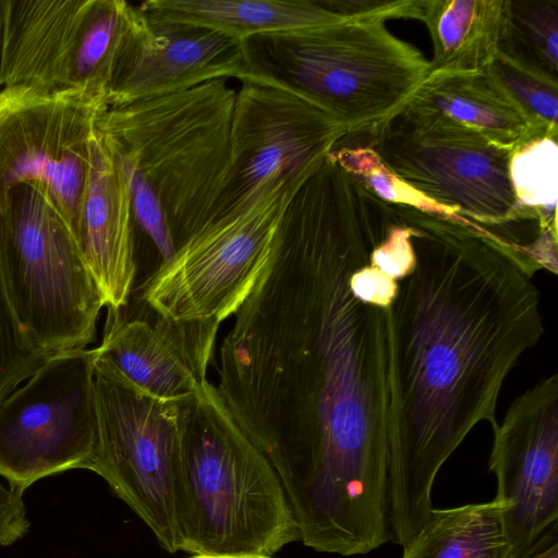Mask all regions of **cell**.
<instances>
[{
  "instance_id": "1",
  "label": "cell",
  "mask_w": 558,
  "mask_h": 558,
  "mask_svg": "<svg viewBox=\"0 0 558 558\" xmlns=\"http://www.w3.org/2000/svg\"><path fill=\"white\" fill-rule=\"evenodd\" d=\"M385 230L351 182L305 181L220 349L216 387L307 529L387 512L399 279L373 257Z\"/></svg>"
},
{
  "instance_id": "2",
  "label": "cell",
  "mask_w": 558,
  "mask_h": 558,
  "mask_svg": "<svg viewBox=\"0 0 558 558\" xmlns=\"http://www.w3.org/2000/svg\"><path fill=\"white\" fill-rule=\"evenodd\" d=\"M415 264L392 308L388 525L403 546L425 524L436 476L481 422L493 426L502 386L544 333L539 266L458 215L400 206Z\"/></svg>"
},
{
  "instance_id": "3",
  "label": "cell",
  "mask_w": 558,
  "mask_h": 558,
  "mask_svg": "<svg viewBox=\"0 0 558 558\" xmlns=\"http://www.w3.org/2000/svg\"><path fill=\"white\" fill-rule=\"evenodd\" d=\"M174 509L193 555L270 556L299 538L277 473L209 381L181 403Z\"/></svg>"
},
{
  "instance_id": "4",
  "label": "cell",
  "mask_w": 558,
  "mask_h": 558,
  "mask_svg": "<svg viewBox=\"0 0 558 558\" xmlns=\"http://www.w3.org/2000/svg\"><path fill=\"white\" fill-rule=\"evenodd\" d=\"M235 94L218 78L107 108L97 120L157 192L175 248L215 217L226 191Z\"/></svg>"
},
{
  "instance_id": "5",
  "label": "cell",
  "mask_w": 558,
  "mask_h": 558,
  "mask_svg": "<svg viewBox=\"0 0 558 558\" xmlns=\"http://www.w3.org/2000/svg\"><path fill=\"white\" fill-rule=\"evenodd\" d=\"M245 47L255 73L307 97L349 134L383 124L430 73L421 51L380 21L345 20L264 34Z\"/></svg>"
},
{
  "instance_id": "6",
  "label": "cell",
  "mask_w": 558,
  "mask_h": 558,
  "mask_svg": "<svg viewBox=\"0 0 558 558\" xmlns=\"http://www.w3.org/2000/svg\"><path fill=\"white\" fill-rule=\"evenodd\" d=\"M0 259L16 316L47 355L96 339L102 295L48 193L14 187L0 210Z\"/></svg>"
},
{
  "instance_id": "7",
  "label": "cell",
  "mask_w": 558,
  "mask_h": 558,
  "mask_svg": "<svg viewBox=\"0 0 558 558\" xmlns=\"http://www.w3.org/2000/svg\"><path fill=\"white\" fill-rule=\"evenodd\" d=\"M401 180L449 214L490 227L535 219L509 179L511 149L439 112L405 105L364 133Z\"/></svg>"
},
{
  "instance_id": "8",
  "label": "cell",
  "mask_w": 558,
  "mask_h": 558,
  "mask_svg": "<svg viewBox=\"0 0 558 558\" xmlns=\"http://www.w3.org/2000/svg\"><path fill=\"white\" fill-rule=\"evenodd\" d=\"M310 174L283 180L204 225L148 277L143 301L179 322L220 325L234 315L270 262L283 210Z\"/></svg>"
},
{
  "instance_id": "9",
  "label": "cell",
  "mask_w": 558,
  "mask_h": 558,
  "mask_svg": "<svg viewBox=\"0 0 558 558\" xmlns=\"http://www.w3.org/2000/svg\"><path fill=\"white\" fill-rule=\"evenodd\" d=\"M138 16L123 0H0V86L78 89L107 99Z\"/></svg>"
},
{
  "instance_id": "10",
  "label": "cell",
  "mask_w": 558,
  "mask_h": 558,
  "mask_svg": "<svg viewBox=\"0 0 558 558\" xmlns=\"http://www.w3.org/2000/svg\"><path fill=\"white\" fill-rule=\"evenodd\" d=\"M98 439L88 470L147 524L161 546L179 550L174 487L181 403L156 399L95 356Z\"/></svg>"
},
{
  "instance_id": "11",
  "label": "cell",
  "mask_w": 558,
  "mask_h": 558,
  "mask_svg": "<svg viewBox=\"0 0 558 558\" xmlns=\"http://www.w3.org/2000/svg\"><path fill=\"white\" fill-rule=\"evenodd\" d=\"M97 439L95 349L51 354L0 402V477L23 493L44 477L88 470Z\"/></svg>"
},
{
  "instance_id": "12",
  "label": "cell",
  "mask_w": 558,
  "mask_h": 558,
  "mask_svg": "<svg viewBox=\"0 0 558 558\" xmlns=\"http://www.w3.org/2000/svg\"><path fill=\"white\" fill-rule=\"evenodd\" d=\"M106 99L27 85L0 90V210L20 184L50 196L75 241L89 170V142Z\"/></svg>"
},
{
  "instance_id": "13",
  "label": "cell",
  "mask_w": 558,
  "mask_h": 558,
  "mask_svg": "<svg viewBox=\"0 0 558 558\" xmlns=\"http://www.w3.org/2000/svg\"><path fill=\"white\" fill-rule=\"evenodd\" d=\"M348 130L302 94L264 75L241 82L231 170L213 219L253 203L283 180L310 174Z\"/></svg>"
},
{
  "instance_id": "14",
  "label": "cell",
  "mask_w": 558,
  "mask_h": 558,
  "mask_svg": "<svg viewBox=\"0 0 558 558\" xmlns=\"http://www.w3.org/2000/svg\"><path fill=\"white\" fill-rule=\"evenodd\" d=\"M489 470L505 504L511 558H529L557 533L558 375L525 390L493 426Z\"/></svg>"
},
{
  "instance_id": "15",
  "label": "cell",
  "mask_w": 558,
  "mask_h": 558,
  "mask_svg": "<svg viewBox=\"0 0 558 558\" xmlns=\"http://www.w3.org/2000/svg\"><path fill=\"white\" fill-rule=\"evenodd\" d=\"M138 9V7H137ZM114 65L107 107L190 89L218 78H254L245 47L220 32L155 21L141 10Z\"/></svg>"
},
{
  "instance_id": "16",
  "label": "cell",
  "mask_w": 558,
  "mask_h": 558,
  "mask_svg": "<svg viewBox=\"0 0 558 558\" xmlns=\"http://www.w3.org/2000/svg\"><path fill=\"white\" fill-rule=\"evenodd\" d=\"M155 314L150 323L129 317L123 308H108L95 356L145 393L183 403L208 381L219 325Z\"/></svg>"
},
{
  "instance_id": "17",
  "label": "cell",
  "mask_w": 558,
  "mask_h": 558,
  "mask_svg": "<svg viewBox=\"0 0 558 558\" xmlns=\"http://www.w3.org/2000/svg\"><path fill=\"white\" fill-rule=\"evenodd\" d=\"M133 223L126 173L96 126L76 243L107 308H124L130 301L137 268Z\"/></svg>"
},
{
  "instance_id": "18",
  "label": "cell",
  "mask_w": 558,
  "mask_h": 558,
  "mask_svg": "<svg viewBox=\"0 0 558 558\" xmlns=\"http://www.w3.org/2000/svg\"><path fill=\"white\" fill-rule=\"evenodd\" d=\"M137 7L148 19L207 27L241 43L345 21L318 0H149Z\"/></svg>"
},
{
  "instance_id": "19",
  "label": "cell",
  "mask_w": 558,
  "mask_h": 558,
  "mask_svg": "<svg viewBox=\"0 0 558 558\" xmlns=\"http://www.w3.org/2000/svg\"><path fill=\"white\" fill-rule=\"evenodd\" d=\"M407 104L449 117L508 149L548 136L531 124L486 70L429 73Z\"/></svg>"
},
{
  "instance_id": "20",
  "label": "cell",
  "mask_w": 558,
  "mask_h": 558,
  "mask_svg": "<svg viewBox=\"0 0 558 558\" xmlns=\"http://www.w3.org/2000/svg\"><path fill=\"white\" fill-rule=\"evenodd\" d=\"M506 0H421L433 44L430 73H476L498 53Z\"/></svg>"
},
{
  "instance_id": "21",
  "label": "cell",
  "mask_w": 558,
  "mask_h": 558,
  "mask_svg": "<svg viewBox=\"0 0 558 558\" xmlns=\"http://www.w3.org/2000/svg\"><path fill=\"white\" fill-rule=\"evenodd\" d=\"M505 504L494 500L432 509L401 558H511Z\"/></svg>"
},
{
  "instance_id": "22",
  "label": "cell",
  "mask_w": 558,
  "mask_h": 558,
  "mask_svg": "<svg viewBox=\"0 0 558 558\" xmlns=\"http://www.w3.org/2000/svg\"><path fill=\"white\" fill-rule=\"evenodd\" d=\"M498 52L558 83V0H506Z\"/></svg>"
},
{
  "instance_id": "23",
  "label": "cell",
  "mask_w": 558,
  "mask_h": 558,
  "mask_svg": "<svg viewBox=\"0 0 558 558\" xmlns=\"http://www.w3.org/2000/svg\"><path fill=\"white\" fill-rule=\"evenodd\" d=\"M553 136L523 142L510 151L509 179L514 197L543 231L557 234L558 145Z\"/></svg>"
},
{
  "instance_id": "24",
  "label": "cell",
  "mask_w": 558,
  "mask_h": 558,
  "mask_svg": "<svg viewBox=\"0 0 558 558\" xmlns=\"http://www.w3.org/2000/svg\"><path fill=\"white\" fill-rule=\"evenodd\" d=\"M486 71L542 134L558 137V83L498 52Z\"/></svg>"
},
{
  "instance_id": "25",
  "label": "cell",
  "mask_w": 558,
  "mask_h": 558,
  "mask_svg": "<svg viewBox=\"0 0 558 558\" xmlns=\"http://www.w3.org/2000/svg\"><path fill=\"white\" fill-rule=\"evenodd\" d=\"M330 153L366 191L384 203L449 214L401 180L368 145L336 144Z\"/></svg>"
},
{
  "instance_id": "26",
  "label": "cell",
  "mask_w": 558,
  "mask_h": 558,
  "mask_svg": "<svg viewBox=\"0 0 558 558\" xmlns=\"http://www.w3.org/2000/svg\"><path fill=\"white\" fill-rule=\"evenodd\" d=\"M48 356L32 341L16 316L0 259V402Z\"/></svg>"
},
{
  "instance_id": "27",
  "label": "cell",
  "mask_w": 558,
  "mask_h": 558,
  "mask_svg": "<svg viewBox=\"0 0 558 558\" xmlns=\"http://www.w3.org/2000/svg\"><path fill=\"white\" fill-rule=\"evenodd\" d=\"M118 156L129 181L133 222L151 240L161 257L160 264H165L177 248L162 203L147 178L130 161Z\"/></svg>"
},
{
  "instance_id": "28",
  "label": "cell",
  "mask_w": 558,
  "mask_h": 558,
  "mask_svg": "<svg viewBox=\"0 0 558 558\" xmlns=\"http://www.w3.org/2000/svg\"><path fill=\"white\" fill-rule=\"evenodd\" d=\"M344 20L421 19V0H318Z\"/></svg>"
},
{
  "instance_id": "29",
  "label": "cell",
  "mask_w": 558,
  "mask_h": 558,
  "mask_svg": "<svg viewBox=\"0 0 558 558\" xmlns=\"http://www.w3.org/2000/svg\"><path fill=\"white\" fill-rule=\"evenodd\" d=\"M28 527L23 493L0 480V546H9L21 539Z\"/></svg>"
},
{
  "instance_id": "30",
  "label": "cell",
  "mask_w": 558,
  "mask_h": 558,
  "mask_svg": "<svg viewBox=\"0 0 558 558\" xmlns=\"http://www.w3.org/2000/svg\"><path fill=\"white\" fill-rule=\"evenodd\" d=\"M529 558H558L557 533L550 536Z\"/></svg>"
},
{
  "instance_id": "31",
  "label": "cell",
  "mask_w": 558,
  "mask_h": 558,
  "mask_svg": "<svg viewBox=\"0 0 558 558\" xmlns=\"http://www.w3.org/2000/svg\"><path fill=\"white\" fill-rule=\"evenodd\" d=\"M190 558H271L267 555H193Z\"/></svg>"
},
{
  "instance_id": "32",
  "label": "cell",
  "mask_w": 558,
  "mask_h": 558,
  "mask_svg": "<svg viewBox=\"0 0 558 558\" xmlns=\"http://www.w3.org/2000/svg\"><path fill=\"white\" fill-rule=\"evenodd\" d=\"M0 58H1V45H0Z\"/></svg>"
}]
</instances>
